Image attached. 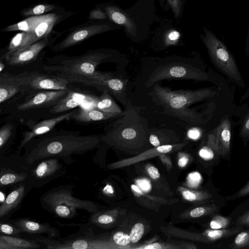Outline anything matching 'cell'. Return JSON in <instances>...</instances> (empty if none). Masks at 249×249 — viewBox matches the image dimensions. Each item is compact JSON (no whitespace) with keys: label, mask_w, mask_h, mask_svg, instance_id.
I'll return each mask as SVG.
<instances>
[{"label":"cell","mask_w":249,"mask_h":249,"mask_svg":"<svg viewBox=\"0 0 249 249\" xmlns=\"http://www.w3.org/2000/svg\"><path fill=\"white\" fill-rule=\"evenodd\" d=\"M80 132L47 134L30 141L24 146L22 155L32 164L50 157L61 159L66 164H73V155H82L99 146L103 135L80 136Z\"/></svg>","instance_id":"1"},{"label":"cell","mask_w":249,"mask_h":249,"mask_svg":"<svg viewBox=\"0 0 249 249\" xmlns=\"http://www.w3.org/2000/svg\"><path fill=\"white\" fill-rule=\"evenodd\" d=\"M215 93V90L210 88L172 90L155 84L150 94L154 102L163 107L165 113L191 125H199L204 122L203 115L189 108V106L210 98Z\"/></svg>","instance_id":"2"},{"label":"cell","mask_w":249,"mask_h":249,"mask_svg":"<svg viewBox=\"0 0 249 249\" xmlns=\"http://www.w3.org/2000/svg\"><path fill=\"white\" fill-rule=\"evenodd\" d=\"M72 184L61 185L44 193L39 201L43 209L56 216L70 219L82 210L90 214L100 211L101 206L95 202L82 199L73 196Z\"/></svg>","instance_id":"3"},{"label":"cell","mask_w":249,"mask_h":249,"mask_svg":"<svg viewBox=\"0 0 249 249\" xmlns=\"http://www.w3.org/2000/svg\"><path fill=\"white\" fill-rule=\"evenodd\" d=\"M120 118L108 126V130L102 140L110 144L124 142H137L145 138L150 132L147 122L130 101Z\"/></svg>","instance_id":"4"},{"label":"cell","mask_w":249,"mask_h":249,"mask_svg":"<svg viewBox=\"0 0 249 249\" xmlns=\"http://www.w3.org/2000/svg\"><path fill=\"white\" fill-rule=\"evenodd\" d=\"M111 56V54L107 53L89 52L78 56L47 62L43 69L50 74L64 78L87 76L97 73V67L107 61Z\"/></svg>","instance_id":"5"},{"label":"cell","mask_w":249,"mask_h":249,"mask_svg":"<svg viewBox=\"0 0 249 249\" xmlns=\"http://www.w3.org/2000/svg\"><path fill=\"white\" fill-rule=\"evenodd\" d=\"M202 40L215 66L229 78L240 87L244 82L235 59L225 44L207 28H204Z\"/></svg>","instance_id":"6"},{"label":"cell","mask_w":249,"mask_h":249,"mask_svg":"<svg viewBox=\"0 0 249 249\" xmlns=\"http://www.w3.org/2000/svg\"><path fill=\"white\" fill-rule=\"evenodd\" d=\"M80 227L76 233L61 238H51L36 235L34 239L49 249H95L102 248V244L93 233L91 226L86 223L77 224Z\"/></svg>","instance_id":"7"},{"label":"cell","mask_w":249,"mask_h":249,"mask_svg":"<svg viewBox=\"0 0 249 249\" xmlns=\"http://www.w3.org/2000/svg\"><path fill=\"white\" fill-rule=\"evenodd\" d=\"M32 167L23 155H0V189L7 190L17 184L30 182Z\"/></svg>","instance_id":"8"},{"label":"cell","mask_w":249,"mask_h":249,"mask_svg":"<svg viewBox=\"0 0 249 249\" xmlns=\"http://www.w3.org/2000/svg\"><path fill=\"white\" fill-rule=\"evenodd\" d=\"M168 79L209 80L208 75L187 62H166L155 67L150 73L146 86L151 87L160 80Z\"/></svg>","instance_id":"9"},{"label":"cell","mask_w":249,"mask_h":249,"mask_svg":"<svg viewBox=\"0 0 249 249\" xmlns=\"http://www.w3.org/2000/svg\"><path fill=\"white\" fill-rule=\"evenodd\" d=\"M65 164L57 157H50L35 161L32 164L30 182L34 188H42L52 180L65 175L67 171Z\"/></svg>","instance_id":"10"},{"label":"cell","mask_w":249,"mask_h":249,"mask_svg":"<svg viewBox=\"0 0 249 249\" xmlns=\"http://www.w3.org/2000/svg\"><path fill=\"white\" fill-rule=\"evenodd\" d=\"M24 93L37 90H66L70 89L67 79L52 74L36 71L24 72L17 74Z\"/></svg>","instance_id":"11"},{"label":"cell","mask_w":249,"mask_h":249,"mask_svg":"<svg viewBox=\"0 0 249 249\" xmlns=\"http://www.w3.org/2000/svg\"><path fill=\"white\" fill-rule=\"evenodd\" d=\"M70 90H43L31 95L24 102L18 104L17 108L18 111H23L34 108L53 107Z\"/></svg>","instance_id":"12"},{"label":"cell","mask_w":249,"mask_h":249,"mask_svg":"<svg viewBox=\"0 0 249 249\" xmlns=\"http://www.w3.org/2000/svg\"><path fill=\"white\" fill-rule=\"evenodd\" d=\"M33 188L30 182H21L11 187L5 201L0 204V220L9 219L20 208L23 199Z\"/></svg>","instance_id":"13"},{"label":"cell","mask_w":249,"mask_h":249,"mask_svg":"<svg viewBox=\"0 0 249 249\" xmlns=\"http://www.w3.org/2000/svg\"><path fill=\"white\" fill-rule=\"evenodd\" d=\"M46 37L25 47L13 52H7L3 59L6 63L11 66H19L28 64L35 60L41 50L47 45Z\"/></svg>","instance_id":"14"},{"label":"cell","mask_w":249,"mask_h":249,"mask_svg":"<svg viewBox=\"0 0 249 249\" xmlns=\"http://www.w3.org/2000/svg\"><path fill=\"white\" fill-rule=\"evenodd\" d=\"M77 110H72L59 116L39 122L24 131L16 153L20 155L22 149L27 143L38 136L47 133L61 122L71 119L72 115Z\"/></svg>","instance_id":"15"},{"label":"cell","mask_w":249,"mask_h":249,"mask_svg":"<svg viewBox=\"0 0 249 249\" xmlns=\"http://www.w3.org/2000/svg\"><path fill=\"white\" fill-rule=\"evenodd\" d=\"M111 28V26L107 24H95L80 28L71 33L60 43L53 47L52 49L55 52L63 50Z\"/></svg>","instance_id":"16"},{"label":"cell","mask_w":249,"mask_h":249,"mask_svg":"<svg viewBox=\"0 0 249 249\" xmlns=\"http://www.w3.org/2000/svg\"><path fill=\"white\" fill-rule=\"evenodd\" d=\"M11 221L20 230L22 233L33 235L45 234L51 238L59 237V230L47 222H40L31 218L23 217Z\"/></svg>","instance_id":"17"},{"label":"cell","mask_w":249,"mask_h":249,"mask_svg":"<svg viewBox=\"0 0 249 249\" xmlns=\"http://www.w3.org/2000/svg\"><path fill=\"white\" fill-rule=\"evenodd\" d=\"M127 80L114 76L103 80L95 81L92 87L103 91L106 89L110 94L114 96L122 104L126 105V88Z\"/></svg>","instance_id":"18"},{"label":"cell","mask_w":249,"mask_h":249,"mask_svg":"<svg viewBox=\"0 0 249 249\" xmlns=\"http://www.w3.org/2000/svg\"><path fill=\"white\" fill-rule=\"evenodd\" d=\"M97 99L98 97L77 92L71 89L65 97L51 107L50 112L52 113L63 112L79 106L83 103L91 102L94 104Z\"/></svg>","instance_id":"19"},{"label":"cell","mask_w":249,"mask_h":249,"mask_svg":"<svg viewBox=\"0 0 249 249\" xmlns=\"http://www.w3.org/2000/svg\"><path fill=\"white\" fill-rule=\"evenodd\" d=\"M19 92L23 87L17 75L1 72L0 75V103H3Z\"/></svg>","instance_id":"20"},{"label":"cell","mask_w":249,"mask_h":249,"mask_svg":"<svg viewBox=\"0 0 249 249\" xmlns=\"http://www.w3.org/2000/svg\"><path fill=\"white\" fill-rule=\"evenodd\" d=\"M182 145V144L161 145L153 149L148 150L137 157L110 164L108 165V168L109 169L120 168L122 166L131 164L160 154L169 153L174 148L179 147Z\"/></svg>","instance_id":"21"},{"label":"cell","mask_w":249,"mask_h":249,"mask_svg":"<svg viewBox=\"0 0 249 249\" xmlns=\"http://www.w3.org/2000/svg\"><path fill=\"white\" fill-rule=\"evenodd\" d=\"M42 248H44L43 245L34 239L0 234V249H36Z\"/></svg>","instance_id":"22"},{"label":"cell","mask_w":249,"mask_h":249,"mask_svg":"<svg viewBox=\"0 0 249 249\" xmlns=\"http://www.w3.org/2000/svg\"><path fill=\"white\" fill-rule=\"evenodd\" d=\"M121 115L117 113L104 112L92 107L90 109L82 108L80 110L77 111L72 115L71 119L78 122L89 123L106 120Z\"/></svg>","instance_id":"23"},{"label":"cell","mask_w":249,"mask_h":249,"mask_svg":"<svg viewBox=\"0 0 249 249\" xmlns=\"http://www.w3.org/2000/svg\"><path fill=\"white\" fill-rule=\"evenodd\" d=\"M107 15L114 22L123 25L127 33L132 36L137 34V28L133 20L124 12L114 6H108L105 8Z\"/></svg>","instance_id":"24"},{"label":"cell","mask_w":249,"mask_h":249,"mask_svg":"<svg viewBox=\"0 0 249 249\" xmlns=\"http://www.w3.org/2000/svg\"><path fill=\"white\" fill-rule=\"evenodd\" d=\"M231 122L228 117H225L215 128L220 142L221 156H225L230 150L231 139Z\"/></svg>","instance_id":"25"},{"label":"cell","mask_w":249,"mask_h":249,"mask_svg":"<svg viewBox=\"0 0 249 249\" xmlns=\"http://www.w3.org/2000/svg\"><path fill=\"white\" fill-rule=\"evenodd\" d=\"M93 107L106 112L120 115L123 113L121 107L114 101L109 92L106 89L102 91V94L98 97Z\"/></svg>","instance_id":"26"},{"label":"cell","mask_w":249,"mask_h":249,"mask_svg":"<svg viewBox=\"0 0 249 249\" xmlns=\"http://www.w3.org/2000/svg\"><path fill=\"white\" fill-rule=\"evenodd\" d=\"M40 40L32 32H22L17 34L11 39L8 52L22 49Z\"/></svg>","instance_id":"27"},{"label":"cell","mask_w":249,"mask_h":249,"mask_svg":"<svg viewBox=\"0 0 249 249\" xmlns=\"http://www.w3.org/2000/svg\"><path fill=\"white\" fill-rule=\"evenodd\" d=\"M45 16V15L30 17L24 20L5 28L4 30L5 31H20L33 32L36 26Z\"/></svg>","instance_id":"28"},{"label":"cell","mask_w":249,"mask_h":249,"mask_svg":"<svg viewBox=\"0 0 249 249\" xmlns=\"http://www.w3.org/2000/svg\"><path fill=\"white\" fill-rule=\"evenodd\" d=\"M57 18V15L54 14L45 15L33 32L39 40L46 37Z\"/></svg>","instance_id":"29"},{"label":"cell","mask_w":249,"mask_h":249,"mask_svg":"<svg viewBox=\"0 0 249 249\" xmlns=\"http://www.w3.org/2000/svg\"><path fill=\"white\" fill-rule=\"evenodd\" d=\"M13 125L10 123L3 125L0 129V155H6L12 138Z\"/></svg>","instance_id":"30"},{"label":"cell","mask_w":249,"mask_h":249,"mask_svg":"<svg viewBox=\"0 0 249 249\" xmlns=\"http://www.w3.org/2000/svg\"><path fill=\"white\" fill-rule=\"evenodd\" d=\"M21 233L20 230L9 218L0 220V234L20 236Z\"/></svg>","instance_id":"31"},{"label":"cell","mask_w":249,"mask_h":249,"mask_svg":"<svg viewBox=\"0 0 249 249\" xmlns=\"http://www.w3.org/2000/svg\"><path fill=\"white\" fill-rule=\"evenodd\" d=\"M229 247L231 249H249V230L239 232Z\"/></svg>","instance_id":"32"},{"label":"cell","mask_w":249,"mask_h":249,"mask_svg":"<svg viewBox=\"0 0 249 249\" xmlns=\"http://www.w3.org/2000/svg\"><path fill=\"white\" fill-rule=\"evenodd\" d=\"M231 218L218 214H216L209 222L210 229L224 230L228 229L230 226Z\"/></svg>","instance_id":"33"},{"label":"cell","mask_w":249,"mask_h":249,"mask_svg":"<svg viewBox=\"0 0 249 249\" xmlns=\"http://www.w3.org/2000/svg\"><path fill=\"white\" fill-rule=\"evenodd\" d=\"M207 144L208 146L214 151L216 155H221L220 142L217 135L216 128L209 135Z\"/></svg>","instance_id":"34"},{"label":"cell","mask_w":249,"mask_h":249,"mask_svg":"<svg viewBox=\"0 0 249 249\" xmlns=\"http://www.w3.org/2000/svg\"><path fill=\"white\" fill-rule=\"evenodd\" d=\"M54 8L52 5L39 4L32 9H30L23 13L25 16H37L40 15L44 12L50 11Z\"/></svg>","instance_id":"35"},{"label":"cell","mask_w":249,"mask_h":249,"mask_svg":"<svg viewBox=\"0 0 249 249\" xmlns=\"http://www.w3.org/2000/svg\"><path fill=\"white\" fill-rule=\"evenodd\" d=\"M143 225L141 223H137L134 225L130 233L131 242L136 243L142 237L144 233Z\"/></svg>","instance_id":"36"},{"label":"cell","mask_w":249,"mask_h":249,"mask_svg":"<svg viewBox=\"0 0 249 249\" xmlns=\"http://www.w3.org/2000/svg\"><path fill=\"white\" fill-rule=\"evenodd\" d=\"M180 37V33L176 30L169 31L165 35L164 43L166 46L176 45Z\"/></svg>","instance_id":"37"},{"label":"cell","mask_w":249,"mask_h":249,"mask_svg":"<svg viewBox=\"0 0 249 249\" xmlns=\"http://www.w3.org/2000/svg\"><path fill=\"white\" fill-rule=\"evenodd\" d=\"M113 240L118 245L125 246L130 242V235L122 231H117L113 235Z\"/></svg>","instance_id":"38"},{"label":"cell","mask_w":249,"mask_h":249,"mask_svg":"<svg viewBox=\"0 0 249 249\" xmlns=\"http://www.w3.org/2000/svg\"><path fill=\"white\" fill-rule=\"evenodd\" d=\"M249 194V181L234 195L226 197L227 200H232L247 196Z\"/></svg>","instance_id":"39"},{"label":"cell","mask_w":249,"mask_h":249,"mask_svg":"<svg viewBox=\"0 0 249 249\" xmlns=\"http://www.w3.org/2000/svg\"><path fill=\"white\" fill-rule=\"evenodd\" d=\"M239 135L245 141L249 140V116L244 120Z\"/></svg>","instance_id":"40"},{"label":"cell","mask_w":249,"mask_h":249,"mask_svg":"<svg viewBox=\"0 0 249 249\" xmlns=\"http://www.w3.org/2000/svg\"><path fill=\"white\" fill-rule=\"evenodd\" d=\"M214 153V151L208 146L202 147L199 152V156L205 160L213 159Z\"/></svg>","instance_id":"41"},{"label":"cell","mask_w":249,"mask_h":249,"mask_svg":"<svg viewBox=\"0 0 249 249\" xmlns=\"http://www.w3.org/2000/svg\"><path fill=\"white\" fill-rule=\"evenodd\" d=\"M168 3L172 8L173 12L175 15L176 18H178L180 15L181 1V0H167Z\"/></svg>","instance_id":"42"},{"label":"cell","mask_w":249,"mask_h":249,"mask_svg":"<svg viewBox=\"0 0 249 249\" xmlns=\"http://www.w3.org/2000/svg\"><path fill=\"white\" fill-rule=\"evenodd\" d=\"M236 226H249V210L238 217L236 222Z\"/></svg>","instance_id":"43"},{"label":"cell","mask_w":249,"mask_h":249,"mask_svg":"<svg viewBox=\"0 0 249 249\" xmlns=\"http://www.w3.org/2000/svg\"><path fill=\"white\" fill-rule=\"evenodd\" d=\"M201 132L200 130L197 127H192L189 129L187 132L188 137L192 140H197L201 136Z\"/></svg>","instance_id":"44"},{"label":"cell","mask_w":249,"mask_h":249,"mask_svg":"<svg viewBox=\"0 0 249 249\" xmlns=\"http://www.w3.org/2000/svg\"><path fill=\"white\" fill-rule=\"evenodd\" d=\"M89 18L92 19H106V15L100 10H94L90 12Z\"/></svg>","instance_id":"45"},{"label":"cell","mask_w":249,"mask_h":249,"mask_svg":"<svg viewBox=\"0 0 249 249\" xmlns=\"http://www.w3.org/2000/svg\"><path fill=\"white\" fill-rule=\"evenodd\" d=\"M199 176L196 173H192L189 175L188 181L191 186H195L199 180Z\"/></svg>","instance_id":"46"},{"label":"cell","mask_w":249,"mask_h":249,"mask_svg":"<svg viewBox=\"0 0 249 249\" xmlns=\"http://www.w3.org/2000/svg\"><path fill=\"white\" fill-rule=\"evenodd\" d=\"M139 187L144 191H148L150 189L151 185L149 181L146 179H140L137 181Z\"/></svg>","instance_id":"47"},{"label":"cell","mask_w":249,"mask_h":249,"mask_svg":"<svg viewBox=\"0 0 249 249\" xmlns=\"http://www.w3.org/2000/svg\"><path fill=\"white\" fill-rule=\"evenodd\" d=\"M101 192L103 194L106 196L111 195L114 194V189L111 184L107 183L104 187H103Z\"/></svg>","instance_id":"48"},{"label":"cell","mask_w":249,"mask_h":249,"mask_svg":"<svg viewBox=\"0 0 249 249\" xmlns=\"http://www.w3.org/2000/svg\"><path fill=\"white\" fill-rule=\"evenodd\" d=\"M147 172L150 177L153 179H157L160 177V174L158 169L154 166L149 167L147 169Z\"/></svg>","instance_id":"49"},{"label":"cell","mask_w":249,"mask_h":249,"mask_svg":"<svg viewBox=\"0 0 249 249\" xmlns=\"http://www.w3.org/2000/svg\"><path fill=\"white\" fill-rule=\"evenodd\" d=\"M131 188L136 196H140L142 195V191L137 185L135 184H132L131 185Z\"/></svg>","instance_id":"50"},{"label":"cell","mask_w":249,"mask_h":249,"mask_svg":"<svg viewBox=\"0 0 249 249\" xmlns=\"http://www.w3.org/2000/svg\"><path fill=\"white\" fill-rule=\"evenodd\" d=\"M188 158L186 156H183L178 161V165L180 167H184L188 161Z\"/></svg>","instance_id":"51"},{"label":"cell","mask_w":249,"mask_h":249,"mask_svg":"<svg viewBox=\"0 0 249 249\" xmlns=\"http://www.w3.org/2000/svg\"><path fill=\"white\" fill-rule=\"evenodd\" d=\"M6 190L0 189V204L3 203L6 199L7 196H6V194L5 192Z\"/></svg>","instance_id":"52"},{"label":"cell","mask_w":249,"mask_h":249,"mask_svg":"<svg viewBox=\"0 0 249 249\" xmlns=\"http://www.w3.org/2000/svg\"><path fill=\"white\" fill-rule=\"evenodd\" d=\"M245 53H246L247 56L249 55V25L246 43Z\"/></svg>","instance_id":"53"},{"label":"cell","mask_w":249,"mask_h":249,"mask_svg":"<svg viewBox=\"0 0 249 249\" xmlns=\"http://www.w3.org/2000/svg\"><path fill=\"white\" fill-rule=\"evenodd\" d=\"M145 249H161V247L158 243H152L149 245H148L146 246Z\"/></svg>","instance_id":"54"},{"label":"cell","mask_w":249,"mask_h":249,"mask_svg":"<svg viewBox=\"0 0 249 249\" xmlns=\"http://www.w3.org/2000/svg\"><path fill=\"white\" fill-rule=\"evenodd\" d=\"M249 97V86L248 88L247 89L246 91L245 92V93L243 95V96L241 97L240 101H243L244 100L246 99L247 98Z\"/></svg>","instance_id":"55"},{"label":"cell","mask_w":249,"mask_h":249,"mask_svg":"<svg viewBox=\"0 0 249 249\" xmlns=\"http://www.w3.org/2000/svg\"><path fill=\"white\" fill-rule=\"evenodd\" d=\"M5 67V64L2 62V60L0 62V73L2 72L3 70H4Z\"/></svg>","instance_id":"56"}]
</instances>
